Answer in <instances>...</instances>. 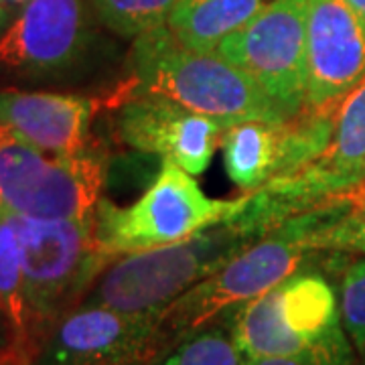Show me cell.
<instances>
[{
	"label": "cell",
	"mask_w": 365,
	"mask_h": 365,
	"mask_svg": "<svg viewBox=\"0 0 365 365\" xmlns=\"http://www.w3.org/2000/svg\"><path fill=\"white\" fill-rule=\"evenodd\" d=\"M343 195L288 217L250 248L207 276L158 314L163 355L203 327L225 325L244 304L299 272L309 254L319 252V235L339 213Z\"/></svg>",
	"instance_id": "6da1fadb"
},
{
	"label": "cell",
	"mask_w": 365,
	"mask_h": 365,
	"mask_svg": "<svg viewBox=\"0 0 365 365\" xmlns=\"http://www.w3.org/2000/svg\"><path fill=\"white\" fill-rule=\"evenodd\" d=\"M130 79L120 88L170 100L230 128L248 120L284 122L292 114L262 90L246 71L217 53L185 47L163 25L134 39Z\"/></svg>",
	"instance_id": "7a4b0ae2"
},
{
	"label": "cell",
	"mask_w": 365,
	"mask_h": 365,
	"mask_svg": "<svg viewBox=\"0 0 365 365\" xmlns=\"http://www.w3.org/2000/svg\"><path fill=\"white\" fill-rule=\"evenodd\" d=\"M266 234L268 230L244 211L181 242L120 256L98 276L81 304L160 314Z\"/></svg>",
	"instance_id": "3957f363"
},
{
	"label": "cell",
	"mask_w": 365,
	"mask_h": 365,
	"mask_svg": "<svg viewBox=\"0 0 365 365\" xmlns=\"http://www.w3.org/2000/svg\"><path fill=\"white\" fill-rule=\"evenodd\" d=\"M4 215L19 240L31 335L39 355L53 327L78 309L116 258L102 248L93 213L81 220H35L11 211Z\"/></svg>",
	"instance_id": "277c9868"
},
{
	"label": "cell",
	"mask_w": 365,
	"mask_h": 365,
	"mask_svg": "<svg viewBox=\"0 0 365 365\" xmlns=\"http://www.w3.org/2000/svg\"><path fill=\"white\" fill-rule=\"evenodd\" d=\"M227 327L246 359L321 355L339 365H353L339 302L319 272L290 274L244 304Z\"/></svg>",
	"instance_id": "5b68a950"
},
{
	"label": "cell",
	"mask_w": 365,
	"mask_h": 365,
	"mask_svg": "<svg viewBox=\"0 0 365 365\" xmlns=\"http://www.w3.org/2000/svg\"><path fill=\"white\" fill-rule=\"evenodd\" d=\"M254 193L248 191L230 201L211 199L193 175L170 160H163L158 177L136 203L118 207L104 197L100 199L93 211L96 235L112 258L169 246L237 217L252 203Z\"/></svg>",
	"instance_id": "8992f818"
},
{
	"label": "cell",
	"mask_w": 365,
	"mask_h": 365,
	"mask_svg": "<svg viewBox=\"0 0 365 365\" xmlns=\"http://www.w3.org/2000/svg\"><path fill=\"white\" fill-rule=\"evenodd\" d=\"M108 163L96 146L53 155L0 124V209L35 220L91 215L106 185Z\"/></svg>",
	"instance_id": "52a82bcc"
},
{
	"label": "cell",
	"mask_w": 365,
	"mask_h": 365,
	"mask_svg": "<svg viewBox=\"0 0 365 365\" xmlns=\"http://www.w3.org/2000/svg\"><path fill=\"white\" fill-rule=\"evenodd\" d=\"M365 181V79L341 100L327 148L302 169L266 182L248 205L268 232L327 199L345 195Z\"/></svg>",
	"instance_id": "ba28073f"
},
{
	"label": "cell",
	"mask_w": 365,
	"mask_h": 365,
	"mask_svg": "<svg viewBox=\"0 0 365 365\" xmlns=\"http://www.w3.org/2000/svg\"><path fill=\"white\" fill-rule=\"evenodd\" d=\"M307 11L309 0H270L215 49L292 116L307 98Z\"/></svg>",
	"instance_id": "9c48e42d"
},
{
	"label": "cell",
	"mask_w": 365,
	"mask_h": 365,
	"mask_svg": "<svg viewBox=\"0 0 365 365\" xmlns=\"http://www.w3.org/2000/svg\"><path fill=\"white\" fill-rule=\"evenodd\" d=\"M158 314L79 304L53 327L33 365H155Z\"/></svg>",
	"instance_id": "30bf717a"
},
{
	"label": "cell",
	"mask_w": 365,
	"mask_h": 365,
	"mask_svg": "<svg viewBox=\"0 0 365 365\" xmlns=\"http://www.w3.org/2000/svg\"><path fill=\"white\" fill-rule=\"evenodd\" d=\"M110 104H118L116 130L126 146L158 155L193 177L205 173L222 138L220 122L148 93L118 90Z\"/></svg>",
	"instance_id": "8fae6325"
},
{
	"label": "cell",
	"mask_w": 365,
	"mask_h": 365,
	"mask_svg": "<svg viewBox=\"0 0 365 365\" xmlns=\"http://www.w3.org/2000/svg\"><path fill=\"white\" fill-rule=\"evenodd\" d=\"M364 79V16L345 0H309L304 108L339 106Z\"/></svg>",
	"instance_id": "7c38bea8"
},
{
	"label": "cell",
	"mask_w": 365,
	"mask_h": 365,
	"mask_svg": "<svg viewBox=\"0 0 365 365\" xmlns=\"http://www.w3.org/2000/svg\"><path fill=\"white\" fill-rule=\"evenodd\" d=\"M86 37L81 0H31L0 37V63L23 73H51L78 57Z\"/></svg>",
	"instance_id": "4fadbf2b"
},
{
	"label": "cell",
	"mask_w": 365,
	"mask_h": 365,
	"mask_svg": "<svg viewBox=\"0 0 365 365\" xmlns=\"http://www.w3.org/2000/svg\"><path fill=\"white\" fill-rule=\"evenodd\" d=\"M93 102L73 93L0 91V124L53 155L90 148Z\"/></svg>",
	"instance_id": "5bb4252c"
},
{
	"label": "cell",
	"mask_w": 365,
	"mask_h": 365,
	"mask_svg": "<svg viewBox=\"0 0 365 365\" xmlns=\"http://www.w3.org/2000/svg\"><path fill=\"white\" fill-rule=\"evenodd\" d=\"M287 122L248 120L222 132L225 173L246 193L284 175Z\"/></svg>",
	"instance_id": "9a60e30c"
},
{
	"label": "cell",
	"mask_w": 365,
	"mask_h": 365,
	"mask_svg": "<svg viewBox=\"0 0 365 365\" xmlns=\"http://www.w3.org/2000/svg\"><path fill=\"white\" fill-rule=\"evenodd\" d=\"M0 321L6 331L4 359L11 365H33L37 347L31 335L25 297V274L19 240L0 209Z\"/></svg>",
	"instance_id": "2e32d148"
},
{
	"label": "cell",
	"mask_w": 365,
	"mask_h": 365,
	"mask_svg": "<svg viewBox=\"0 0 365 365\" xmlns=\"http://www.w3.org/2000/svg\"><path fill=\"white\" fill-rule=\"evenodd\" d=\"M270 0H181L167 26L185 47L213 53L232 33L246 26Z\"/></svg>",
	"instance_id": "e0dca14e"
},
{
	"label": "cell",
	"mask_w": 365,
	"mask_h": 365,
	"mask_svg": "<svg viewBox=\"0 0 365 365\" xmlns=\"http://www.w3.org/2000/svg\"><path fill=\"white\" fill-rule=\"evenodd\" d=\"M155 365H246L230 327L213 323L177 343Z\"/></svg>",
	"instance_id": "ac0fdd59"
},
{
	"label": "cell",
	"mask_w": 365,
	"mask_h": 365,
	"mask_svg": "<svg viewBox=\"0 0 365 365\" xmlns=\"http://www.w3.org/2000/svg\"><path fill=\"white\" fill-rule=\"evenodd\" d=\"M181 0H91L100 21L122 37H140L163 26Z\"/></svg>",
	"instance_id": "d6986e66"
},
{
	"label": "cell",
	"mask_w": 365,
	"mask_h": 365,
	"mask_svg": "<svg viewBox=\"0 0 365 365\" xmlns=\"http://www.w3.org/2000/svg\"><path fill=\"white\" fill-rule=\"evenodd\" d=\"M321 250L357 252L365 256V182L343 195L337 217L319 237Z\"/></svg>",
	"instance_id": "ffe728a7"
},
{
	"label": "cell",
	"mask_w": 365,
	"mask_h": 365,
	"mask_svg": "<svg viewBox=\"0 0 365 365\" xmlns=\"http://www.w3.org/2000/svg\"><path fill=\"white\" fill-rule=\"evenodd\" d=\"M341 321L353 347L365 357V258L351 262L341 280Z\"/></svg>",
	"instance_id": "44dd1931"
},
{
	"label": "cell",
	"mask_w": 365,
	"mask_h": 365,
	"mask_svg": "<svg viewBox=\"0 0 365 365\" xmlns=\"http://www.w3.org/2000/svg\"><path fill=\"white\" fill-rule=\"evenodd\" d=\"M246 365H339L321 355H288V357H258L246 359Z\"/></svg>",
	"instance_id": "7402d4cb"
},
{
	"label": "cell",
	"mask_w": 365,
	"mask_h": 365,
	"mask_svg": "<svg viewBox=\"0 0 365 365\" xmlns=\"http://www.w3.org/2000/svg\"><path fill=\"white\" fill-rule=\"evenodd\" d=\"M355 13H359L365 19V0H345Z\"/></svg>",
	"instance_id": "603a6c76"
},
{
	"label": "cell",
	"mask_w": 365,
	"mask_h": 365,
	"mask_svg": "<svg viewBox=\"0 0 365 365\" xmlns=\"http://www.w3.org/2000/svg\"><path fill=\"white\" fill-rule=\"evenodd\" d=\"M4 4H9V6H25L29 4L31 0H2Z\"/></svg>",
	"instance_id": "cb8c5ba5"
},
{
	"label": "cell",
	"mask_w": 365,
	"mask_h": 365,
	"mask_svg": "<svg viewBox=\"0 0 365 365\" xmlns=\"http://www.w3.org/2000/svg\"><path fill=\"white\" fill-rule=\"evenodd\" d=\"M4 16H6V11H4V2L0 0V26L4 23Z\"/></svg>",
	"instance_id": "d4e9b609"
},
{
	"label": "cell",
	"mask_w": 365,
	"mask_h": 365,
	"mask_svg": "<svg viewBox=\"0 0 365 365\" xmlns=\"http://www.w3.org/2000/svg\"><path fill=\"white\" fill-rule=\"evenodd\" d=\"M364 182H365V181H364Z\"/></svg>",
	"instance_id": "484cf974"
}]
</instances>
